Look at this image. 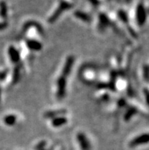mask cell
I'll use <instances>...</instances> for the list:
<instances>
[{
  "label": "cell",
  "instance_id": "obj_19",
  "mask_svg": "<svg viewBox=\"0 0 149 150\" xmlns=\"http://www.w3.org/2000/svg\"><path fill=\"white\" fill-rule=\"evenodd\" d=\"M8 27V23L6 21H4L3 22L0 23V30H5Z\"/></svg>",
  "mask_w": 149,
  "mask_h": 150
},
{
  "label": "cell",
  "instance_id": "obj_5",
  "mask_svg": "<svg viewBox=\"0 0 149 150\" xmlns=\"http://www.w3.org/2000/svg\"><path fill=\"white\" fill-rule=\"evenodd\" d=\"M76 140L81 150H91V141L84 132H78L76 135Z\"/></svg>",
  "mask_w": 149,
  "mask_h": 150
},
{
  "label": "cell",
  "instance_id": "obj_12",
  "mask_svg": "<svg viewBox=\"0 0 149 150\" xmlns=\"http://www.w3.org/2000/svg\"><path fill=\"white\" fill-rule=\"evenodd\" d=\"M73 15L74 17L78 19V20H80V21H81L82 22L87 23V24L91 23V17L90 16L89 14H88L85 11H81V10H76V11H74Z\"/></svg>",
  "mask_w": 149,
  "mask_h": 150
},
{
  "label": "cell",
  "instance_id": "obj_17",
  "mask_svg": "<svg viewBox=\"0 0 149 150\" xmlns=\"http://www.w3.org/2000/svg\"><path fill=\"white\" fill-rule=\"evenodd\" d=\"M46 146H47V142L45 141H41L40 143H38V144H37L35 146V149L36 150H41L45 149Z\"/></svg>",
  "mask_w": 149,
  "mask_h": 150
},
{
  "label": "cell",
  "instance_id": "obj_14",
  "mask_svg": "<svg viewBox=\"0 0 149 150\" xmlns=\"http://www.w3.org/2000/svg\"><path fill=\"white\" fill-rule=\"evenodd\" d=\"M138 114V110L135 107H128V108L126 110L125 114L123 115V120L124 121H129L134 116Z\"/></svg>",
  "mask_w": 149,
  "mask_h": 150
},
{
  "label": "cell",
  "instance_id": "obj_20",
  "mask_svg": "<svg viewBox=\"0 0 149 150\" xmlns=\"http://www.w3.org/2000/svg\"><path fill=\"white\" fill-rule=\"evenodd\" d=\"M41 150H48V149H41Z\"/></svg>",
  "mask_w": 149,
  "mask_h": 150
},
{
  "label": "cell",
  "instance_id": "obj_7",
  "mask_svg": "<svg viewBox=\"0 0 149 150\" xmlns=\"http://www.w3.org/2000/svg\"><path fill=\"white\" fill-rule=\"evenodd\" d=\"M8 55L9 57L10 61L13 63L14 66L22 65L21 53L15 46H9V47L8 49Z\"/></svg>",
  "mask_w": 149,
  "mask_h": 150
},
{
  "label": "cell",
  "instance_id": "obj_13",
  "mask_svg": "<svg viewBox=\"0 0 149 150\" xmlns=\"http://www.w3.org/2000/svg\"><path fill=\"white\" fill-rule=\"evenodd\" d=\"M17 121L18 117L15 114H8L6 115L3 118L4 124H6L7 127H9L15 126V124H17Z\"/></svg>",
  "mask_w": 149,
  "mask_h": 150
},
{
  "label": "cell",
  "instance_id": "obj_2",
  "mask_svg": "<svg viewBox=\"0 0 149 150\" xmlns=\"http://www.w3.org/2000/svg\"><path fill=\"white\" fill-rule=\"evenodd\" d=\"M67 79L68 77L59 75L56 82V97L59 100L65 98L67 93Z\"/></svg>",
  "mask_w": 149,
  "mask_h": 150
},
{
  "label": "cell",
  "instance_id": "obj_8",
  "mask_svg": "<svg viewBox=\"0 0 149 150\" xmlns=\"http://www.w3.org/2000/svg\"><path fill=\"white\" fill-rule=\"evenodd\" d=\"M75 61H76V58L73 55H69L66 57L64 64L62 66L60 74L66 76V77H68L72 71L74 64H75Z\"/></svg>",
  "mask_w": 149,
  "mask_h": 150
},
{
  "label": "cell",
  "instance_id": "obj_4",
  "mask_svg": "<svg viewBox=\"0 0 149 150\" xmlns=\"http://www.w3.org/2000/svg\"><path fill=\"white\" fill-rule=\"evenodd\" d=\"M149 137L148 133H141L139 135L135 137L129 143V148H136V147L147 145L148 143Z\"/></svg>",
  "mask_w": 149,
  "mask_h": 150
},
{
  "label": "cell",
  "instance_id": "obj_18",
  "mask_svg": "<svg viewBox=\"0 0 149 150\" xmlns=\"http://www.w3.org/2000/svg\"><path fill=\"white\" fill-rule=\"evenodd\" d=\"M94 6H98L100 4V0H88Z\"/></svg>",
  "mask_w": 149,
  "mask_h": 150
},
{
  "label": "cell",
  "instance_id": "obj_9",
  "mask_svg": "<svg viewBox=\"0 0 149 150\" xmlns=\"http://www.w3.org/2000/svg\"><path fill=\"white\" fill-rule=\"evenodd\" d=\"M112 25V21L107 14L100 13L98 15L97 29L100 32H104L109 26Z\"/></svg>",
  "mask_w": 149,
  "mask_h": 150
},
{
  "label": "cell",
  "instance_id": "obj_10",
  "mask_svg": "<svg viewBox=\"0 0 149 150\" xmlns=\"http://www.w3.org/2000/svg\"><path fill=\"white\" fill-rule=\"evenodd\" d=\"M49 123H50V126L53 128H60L63 126L66 125V124H68V119L66 115H61V116L56 117L52 119H50Z\"/></svg>",
  "mask_w": 149,
  "mask_h": 150
},
{
  "label": "cell",
  "instance_id": "obj_15",
  "mask_svg": "<svg viewBox=\"0 0 149 150\" xmlns=\"http://www.w3.org/2000/svg\"><path fill=\"white\" fill-rule=\"evenodd\" d=\"M0 15L2 18L6 19L8 15V7L5 2H2L0 4Z\"/></svg>",
  "mask_w": 149,
  "mask_h": 150
},
{
  "label": "cell",
  "instance_id": "obj_16",
  "mask_svg": "<svg viewBox=\"0 0 149 150\" xmlns=\"http://www.w3.org/2000/svg\"><path fill=\"white\" fill-rule=\"evenodd\" d=\"M142 76L146 82H148V66L145 64L142 68Z\"/></svg>",
  "mask_w": 149,
  "mask_h": 150
},
{
  "label": "cell",
  "instance_id": "obj_11",
  "mask_svg": "<svg viewBox=\"0 0 149 150\" xmlns=\"http://www.w3.org/2000/svg\"><path fill=\"white\" fill-rule=\"evenodd\" d=\"M67 114V110L66 109H55V110H49L44 112V117L50 120L52 118L56 117L61 116V115H66Z\"/></svg>",
  "mask_w": 149,
  "mask_h": 150
},
{
  "label": "cell",
  "instance_id": "obj_6",
  "mask_svg": "<svg viewBox=\"0 0 149 150\" xmlns=\"http://www.w3.org/2000/svg\"><path fill=\"white\" fill-rule=\"evenodd\" d=\"M25 44L26 46V47L30 51L32 52H39L44 47L43 43L40 40L33 38H25Z\"/></svg>",
  "mask_w": 149,
  "mask_h": 150
},
{
  "label": "cell",
  "instance_id": "obj_1",
  "mask_svg": "<svg viewBox=\"0 0 149 150\" xmlns=\"http://www.w3.org/2000/svg\"><path fill=\"white\" fill-rule=\"evenodd\" d=\"M72 6V3L68 0H61L56 10L53 11V14L48 18V22L49 24H53V23L56 22L57 19L62 15V13H64L66 11L70 9Z\"/></svg>",
  "mask_w": 149,
  "mask_h": 150
},
{
  "label": "cell",
  "instance_id": "obj_3",
  "mask_svg": "<svg viewBox=\"0 0 149 150\" xmlns=\"http://www.w3.org/2000/svg\"><path fill=\"white\" fill-rule=\"evenodd\" d=\"M135 18H136V24L139 27L144 26L147 21L148 11L143 2H139L136 6Z\"/></svg>",
  "mask_w": 149,
  "mask_h": 150
}]
</instances>
